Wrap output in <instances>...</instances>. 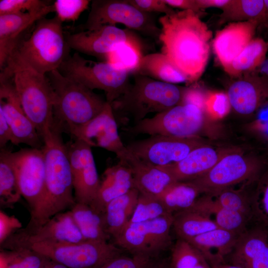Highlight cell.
<instances>
[{"label": "cell", "instance_id": "1", "mask_svg": "<svg viewBox=\"0 0 268 268\" xmlns=\"http://www.w3.org/2000/svg\"><path fill=\"white\" fill-rule=\"evenodd\" d=\"M159 22L161 53L186 77L188 83L196 81L208 61L211 31L192 10L164 15Z\"/></svg>", "mask_w": 268, "mask_h": 268}, {"label": "cell", "instance_id": "2", "mask_svg": "<svg viewBox=\"0 0 268 268\" xmlns=\"http://www.w3.org/2000/svg\"><path fill=\"white\" fill-rule=\"evenodd\" d=\"M63 132L53 124L42 135L45 165L44 192L25 227L36 228L56 214L71 208L76 201L72 178Z\"/></svg>", "mask_w": 268, "mask_h": 268}, {"label": "cell", "instance_id": "3", "mask_svg": "<svg viewBox=\"0 0 268 268\" xmlns=\"http://www.w3.org/2000/svg\"><path fill=\"white\" fill-rule=\"evenodd\" d=\"M35 23L30 36L19 41L7 61L19 62L46 75L58 69L70 55V49L62 22L56 16L43 17Z\"/></svg>", "mask_w": 268, "mask_h": 268}, {"label": "cell", "instance_id": "4", "mask_svg": "<svg viewBox=\"0 0 268 268\" xmlns=\"http://www.w3.org/2000/svg\"><path fill=\"white\" fill-rule=\"evenodd\" d=\"M54 94L53 123L68 134L99 114L107 101L83 85L58 70L46 74Z\"/></svg>", "mask_w": 268, "mask_h": 268}, {"label": "cell", "instance_id": "5", "mask_svg": "<svg viewBox=\"0 0 268 268\" xmlns=\"http://www.w3.org/2000/svg\"><path fill=\"white\" fill-rule=\"evenodd\" d=\"M0 71V81L12 79L23 110L42 137L53 123L54 94L47 76L12 60Z\"/></svg>", "mask_w": 268, "mask_h": 268}, {"label": "cell", "instance_id": "6", "mask_svg": "<svg viewBox=\"0 0 268 268\" xmlns=\"http://www.w3.org/2000/svg\"><path fill=\"white\" fill-rule=\"evenodd\" d=\"M186 88L134 74V83L111 105L114 114L130 117L135 124L149 113H160L181 104Z\"/></svg>", "mask_w": 268, "mask_h": 268}, {"label": "cell", "instance_id": "7", "mask_svg": "<svg viewBox=\"0 0 268 268\" xmlns=\"http://www.w3.org/2000/svg\"><path fill=\"white\" fill-rule=\"evenodd\" d=\"M205 108L192 104H181L156 114L128 127L125 130L132 135H164L179 137L215 135V120Z\"/></svg>", "mask_w": 268, "mask_h": 268}, {"label": "cell", "instance_id": "8", "mask_svg": "<svg viewBox=\"0 0 268 268\" xmlns=\"http://www.w3.org/2000/svg\"><path fill=\"white\" fill-rule=\"evenodd\" d=\"M265 162L262 157L234 148L225 155L208 172L189 181L201 194L214 196L240 183L258 181L263 173Z\"/></svg>", "mask_w": 268, "mask_h": 268}, {"label": "cell", "instance_id": "9", "mask_svg": "<svg viewBox=\"0 0 268 268\" xmlns=\"http://www.w3.org/2000/svg\"><path fill=\"white\" fill-rule=\"evenodd\" d=\"M65 76L93 90H103L110 104L118 99L129 85L130 74L107 62L87 60L75 52L69 55L58 69Z\"/></svg>", "mask_w": 268, "mask_h": 268}, {"label": "cell", "instance_id": "10", "mask_svg": "<svg viewBox=\"0 0 268 268\" xmlns=\"http://www.w3.org/2000/svg\"><path fill=\"white\" fill-rule=\"evenodd\" d=\"M173 215L140 222H130L115 238L114 244L132 255L157 258L172 246L170 229Z\"/></svg>", "mask_w": 268, "mask_h": 268}, {"label": "cell", "instance_id": "11", "mask_svg": "<svg viewBox=\"0 0 268 268\" xmlns=\"http://www.w3.org/2000/svg\"><path fill=\"white\" fill-rule=\"evenodd\" d=\"M30 248L68 268H95L122 254L121 249L108 241L86 240L78 243H35Z\"/></svg>", "mask_w": 268, "mask_h": 268}, {"label": "cell", "instance_id": "12", "mask_svg": "<svg viewBox=\"0 0 268 268\" xmlns=\"http://www.w3.org/2000/svg\"><path fill=\"white\" fill-rule=\"evenodd\" d=\"M91 3L90 10L82 30L122 24L130 30L158 38L160 28L150 13L141 11L128 0H94Z\"/></svg>", "mask_w": 268, "mask_h": 268}, {"label": "cell", "instance_id": "13", "mask_svg": "<svg viewBox=\"0 0 268 268\" xmlns=\"http://www.w3.org/2000/svg\"><path fill=\"white\" fill-rule=\"evenodd\" d=\"M86 240L69 210L56 214L36 228L18 230L0 245V249L13 250L35 243H78Z\"/></svg>", "mask_w": 268, "mask_h": 268}, {"label": "cell", "instance_id": "14", "mask_svg": "<svg viewBox=\"0 0 268 268\" xmlns=\"http://www.w3.org/2000/svg\"><path fill=\"white\" fill-rule=\"evenodd\" d=\"M207 143L200 137L153 135L131 142L126 147L140 159L156 166H165L181 161L192 150Z\"/></svg>", "mask_w": 268, "mask_h": 268}, {"label": "cell", "instance_id": "15", "mask_svg": "<svg viewBox=\"0 0 268 268\" xmlns=\"http://www.w3.org/2000/svg\"><path fill=\"white\" fill-rule=\"evenodd\" d=\"M22 197L26 201L30 213L42 199L45 189V165L42 149L22 148L8 151Z\"/></svg>", "mask_w": 268, "mask_h": 268}, {"label": "cell", "instance_id": "16", "mask_svg": "<svg viewBox=\"0 0 268 268\" xmlns=\"http://www.w3.org/2000/svg\"><path fill=\"white\" fill-rule=\"evenodd\" d=\"M66 146L75 201L90 204L96 197L100 184L91 147L73 137Z\"/></svg>", "mask_w": 268, "mask_h": 268}, {"label": "cell", "instance_id": "17", "mask_svg": "<svg viewBox=\"0 0 268 268\" xmlns=\"http://www.w3.org/2000/svg\"><path fill=\"white\" fill-rule=\"evenodd\" d=\"M91 147H100L115 153L120 159L128 149L119 135L118 123L112 105L106 103L102 111L86 123L68 133Z\"/></svg>", "mask_w": 268, "mask_h": 268}, {"label": "cell", "instance_id": "18", "mask_svg": "<svg viewBox=\"0 0 268 268\" xmlns=\"http://www.w3.org/2000/svg\"><path fill=\"white\" fill-rule=\"evenodd\" d=\"M137 37L130 29L105 25L97 28L66 34L70 49L77 53L106 60L108 54L119 44Z\"/></svg>", "mask_w": 268, "mask_h": 268}, {"label": "cell", "instance_id": "19", "mask_svg": "<svg viewBox=\"0 0 268 268\" xmlns=\"http://www.w3.org/2000/svg\"><path fill=\"white\" fill-rule=\"evenodd\" d=\"M0 110L11 128L14 145L42 149L43 139L23 110L12 79L0 81Z\"/></svg>", "mask_w": 268, "mask_h": 268}, {"label": "cell", "instance_id": "20", "mask_svg": "<svg viewBox=\"0 0 268 268\" xmlns=\"http://www.w3.org/2000/svg\"><path fill=\"white\" fill-rule=\"evenodd\" d=\"M226 94L230 109L249 118L268 105V80L256 74L247 75L231 83Z\"/></svg>", "mask_w": 268, "mask_h": 268}, {"label": "cell", "instance_id": "21", "mask_svg": "<svg viewBox=\"0 0 268 268\" xmlns=\"http://www.w3.org/2000/svg\"><path fill=\"white\" fill-rule=\"evenodd\" d=\"M258 26V23L253 21L233 22L216 32L213 48L226 72L232 62L254 38Z\"/></svg>", "mask_w": 268, "mask_h": 268}, {"label": "cell", "instance_id": "22", "mask_svg": "<svg viewBox=\"0 0 268 268\" xmlns=\"http://www.w3.org/2000/svg\"><path fill=\"white\" fill-rule=\"evenodd\" d=\"M234 148H219L208 143L192 150L181 161L162 167L177 182L195 180L208 172L225 155Z\"/></svg>", "mask_w": 268, "mask_h": 268}, {"label": "cell", "instance_id": "23", "mask_svg": "<svg viewBox=\"0 0 268 268\" xmlns=\"http://www.w3.org/2000/svg\"><path fill=\"white\" fill-rule=\"evenodd\" d=\"M227 258L241 268H268V232L262 227L248 229Z\"/></svg>", "mask_w": 268, "mask_h": 268}, {"label": "cell", "instance_id": "24", "mask_svg": "<svg viewBox=\"0 0 268 268\" xmlns=\"http://www.w3.org/2000/svg\"><path fill=\"white\" fill-rule=\"evenodd\" d=\"M119 160L125 162L130 168L134 188L140 194L158 197L177 182L167 170L140 159L128 149Z\"/></svg>", "mask_w": 268, "mask_h": 268}, {"label": "cell", "instance_id": "25", "mask_svg": "<svg viewBox=\"0 0 268 268\" xmlns=\"http://www.w3.org/2000/svg\"><path fill=\"white\" fill-rule=\"evenodd\" d=\"M134 188L132 171L123 161L107 168L103 175L98 192L90 204L93 208L105 213L108 203Z\"/></svg>", "mask_w": 268, "mask_h": 268}, {"label": "cell", "instance_id": "26", "mask_svg": "<svg viewBox=\"0 0 268 268\" xmlns=\"http://www.w3.org/2000/svg\"><path fill=\"white\" fill-rule=\"evenodd\" d=\"M49 11L39 13L19 12L0 15V69L5 66L9 57L22 39V34Z\"/></svg>", "mask_w": 268, "mask_h": 268}, {"label": "cell", "instance_id": "27", "mask_svg": "<svg viewBox=\"0 0 268 268\" xmlns=\"http://www.w3.org/2000/svg\"><path fill=\"white\" fill-rule=\"evenodd\" d=\"M239 236L217 228L186 241L198 250L211 266L225 263Z\"/></svg>", "mask_w": 268, "mask_h": 268}, {"label": "cell", "instance_id": "28", "mask_svg": "<svg viewBox=\"0 0 268 268\" xmlns=\"http://www.w3.org/2000/svg\"><path fill=\"white\" fill-rule=\"evenodd\" d=\"M191 208L211 216L214 215V220L218 228L238 236L248 229L251 220L243 213L219 205L212 196L206 194L198 198Z\"/></svg>", "mask_w": 268, "mask_h": 268}, {"label": "cell", "instance_id": "29", "mask_svg": "<svg viewBox=\"0 0 268 268\" xmlns=\"http://www.w3.org/2000/svg\"><path fill=\"white\" fill-rule=\"evenodd\" d=\"M139 195V191L133 188L123 195L112 200L107 205L105 217L107 230L111 238H115L129 224Z\"/></svg>", "mask_w": 268, "mask_h": 268}, {"label": "cell", "instance_id": "30", "mask_svg": "<svg viewBox=\"0 0 268 268\" xmlns=\"http://www.w3.org/2000/svg\"><path fill=\"white\" fill-rule=\"evenodd\" d=\"M80 232L86 240L108 241L105 213L99 212L90 204L75 202L70 209Z\"/></svg>", "mask_w": 268, "mask_h": 268}, {"label": "cell", "instance_id": "31", "mask_svg": "<svg viewBox=\"0 0 268 268\" xmlns=\"http://www.w3.org/2000/svg\"><path fill=\"white\" fill-rule=\"evenodd\" d=\"M135 74L172 84L188 83L186 77L162 53L144 55Z\"/></svg>", "mask_w": 268, "mask_h": 268}, {"label": "cell", "instance_id": "32", "mask_svg": "<svg viewBox=\"0 0 268 268\" xmlns=\"http://www.w3.org/2000/svg\"><path fill=\"white\" fill-rule=\"evenodd\" d=\"M173 218L177 236L185 241L218 228L211 216L190 208L175 213Z\"/></svg>", "mask_w": 268, "mask_h": 268}, {"label": "cell", "instance_id": "33", "mask_svg": "<svg viewBox=\"0 0 268 268\" xmlns=\"http://www.w3.org/2000/svg\"><path fill=\"white\" fill-rule=\"evenodd\" d=\"M200 194L198 188L190 182H176L157 197L167 211L173 215L190 208Z\"/></svg>", "mask_w": 268, "mask_h": 268}, {"label": "cell", "instance_id": "34", "mask_svg": "<svg viewBox=\"0 0 268 268\" xmlns=\"http://www.w3.org/2000/svg\"><path fill=\"white\" fill-rule=\"evenodd\" d=\"M222 10L219 16L220 24L253 21L257 22L259 26L264 17V1L231 0Z\"/></svg>", "mask_w": 268, "mask_h": 268}, {"label": "cell", "instance_id": "35", "mask_svg": "<svg viewBox=\"0 0 268 268\" xmlns=\"http://www.w3.org/2000/svg\"><path fill=\"white\" fill-rule=\"evenodd\" d=\"M144 55L137 37L118 45L107 56L106 62L130 74L136 73Z\"/></svg>", "mask_w": 268, "mask_h": 268}, {"label": "cell", "instance_id": "36", "mask_svg": "<svg viewBox=\"0 0 268 268\" xmlns=\"http://www.w3.org/2000/svg\"><path fill=\"white\" fill-rule=\"evenodd\" d=\"M268 43L260 37L254 38L232 62L227 73L238 76L258 69L266 59Z\"/></svg>", "mask_w": 268, "mask_h": 268}, {"label": "cell", "instance_id": "37", "mask_svg": "<svg viewBox=\"0 0 268 268\" xmlns=\"http://www.w3.org/2000/svg\"><path fill=\"white\" fill-rule=\"evenodd\" d=\"M8 151L4 148L0 153V204L4 208L11 207L22 197Z\"/></svg>", "mask_w": 268, "mask_h": 268}, {"label": "cell", "instance_id": "38", "mask_svg": "<svg viewBox=\"0 0 268 268\" xmlns=\"http://www.w3.org/2000/svg\"><path fill=\"white\" fill-rule=\"evenodd\" d=\"M48 259L30 248L0 249V268H42Z\"/></svg>", "mask_w": 268, "mask_h": 268}, {"label": "cell", "instance_id": "39", "mask_svg": "<svg viewBox=\"0 0 268 268\" xmlns=\"http://www.w3.org/2000/svg\"><path fill=\"white\" fill-rule=\"evenodd\" d=\"M171 250V268H211L202 254L185 240L178 239Z\"/></svg>", "mask_w": 268, "mask_h": 268}, {"label": "cell", "instance_id": "40", "mask_svg": "<svg viewBox=\"0 0 268 268\" xmlns=\"http://www.w3.org/2000/svg\"><path fill=\"white\" fill-rule=\"evenodd\" d=\"M253 194H250L244 187L230 188L212 197L219 205L243 213L251 219L255 217Z\"/></svg>", "mask_w": 268, "mask_h": 268}, {"label": "cell", "instance_id": "41", "mask_svg": "<svg viewBox=\"0 0 268 268\" xmlns=\"http://www.w3.org/2000/svg\"><path fill=\"white\" fill-rule=\"evenodd\" d=\"M169 213L157 197L139 193L137 203L130 222L153 220Z\"/></svg>", "mask_w": 268, "mask_h": 268}, {"label": "cell", "instance_id": "42", "mask_svg": "<svg viewBox=\"0 0 268 268\" xmlns=\"http://www.w3.org/2000/svg\"><path fill=\"white\" fill-rule=\"evenodd\" d=\"M54 12L53 4L43 0H0V15L19 12Z\"/></svg>", "mask_w": 268, "mask_h": 268}, {"label": "cell", "instance_id": "43", "mask_svg": "<svg viewBox=\"0 0 268 268\" xmlns=\"http://www.w3.org/2000/svg\"><path fill=\"white\" fill-rule=\"evenodd\" d=\"M88 0H56L53 3L56 16L63 22L74 21L89 6Z\"/></svg>", "mask_w": 268, "mask_h": 268}, {"label": "cell", "instance_id": "44", "mask_svg": "<svg viewBox=\"0 0 268 268\" xmlns=\"http://www.w3.org/2000/svg\"><path fill=\"white\" fill-rule=\"evenodd\" d=\"M255 217L268 226V170L258 181L253 194Z\"/></svg>", "mask_w": 268, "mask_h": 268}, {"label": "cell", "instance_id": "45", "mask_svg": "<svg viewBox=\"0 0 268 268\" xmlns=\"http://www.w3.org/2000/svg\"><path fill=\"white\" fill-rule=\"evenodd\" d=\"M118 255L95 268H150L157 258L142 255Z\"/></svg>", "mask_w": 268, "mask_h": 268}, {"label": "cell", "instance_id": "46", "mask_svg": "<svg viewBox=\"0 0 268 268\" xmlns=\"http://www.w3.org/2000/svg\"><path fill=\"white\" fill-rule=\"evenodd\" d=\"M128 2L140 10L149 13L150 12H160L165 15L175 12L164 0H128Z\"/></svg>", "mask_w": 268, "mask_h": 268}, {"label": "cell", "instance_id": "47", "mask_svg": "<svg viewBox=\"0 0 268 268\" xmlns=\"http://www.w3.org/2000/svg\"><path fill=\"white\" fill-rule=\"evenodd\" d=\"M22 228V224L14 215L0 211V245L13 233Z\"/></svg>", "mask_w": 268, "mask_h": 268}, {"label": "cell", "instance_id": "48", "mask_svg": "<svg viewBox=\"0 0 268 268\" xmlns=\"http://www.w3.org/2000/svg\"><path fill=\"white\" fill-rule=\"evenodd\" d=\"M14 143V137L11 128L3 112L0 110V148H5L7 142Z\"/></svg>", "mask_w": 268, "mask_h": 268}, {"label": "cell", "instance_id": "49", "mask_svg": "<svg viewBox=\"0 0 268 268\" xmlns=\"http://www.w3.org/2000/svg\"><path fill=\"white\" fill-rule=\"evenodd\" d=\"M164 1L171 7L178 8L183 10H192L198 14L201 10L196 0H164Z\"/></svg>", "mask_w": 268, "mask_h": 268}, {"label": "cell", "instance_id": "50", "mask_svg": "<svg viewBox=\"0 0 268 268\" xmlns=\"http://www.w3.org/2000/svg\"><path fill=\"white\" fill-rule=\"evenodd\" d=\"M231 0H196L199 8L201 10L209 7L223 9L227 6Z\"/></svg>", "mask_w": 268, "mask_h": 268}, {"label": "cell", "instance_id": "51", "mask_svg": "<svg viewBox=\"0 0 268 268\" xmlns=\"http://www.w3.org/2000/svg\"><path fill=\"white\" fill-rule=\"evenodd\" d=\"M264 1L265 4L264 17L262 23L258 27L263 26L268 29V0H264Z\"/></svg>", "mask_w": 268, "mask_h": 268}, {"label": "cell", "instance_id": "52", "mask_svg": "<svg viewBox=\"0 0 268 268\" xmlns=\"http://www.w3.org/2000/svg\"><path fill=\"white\" fill-rule=\"evenodd\" d=\"M42 268H68L65 266L55 261L48 259Z\"/></svg>", "mask_w": 268, "mask_h": 268}, {"label": "cell", "instance_id": "53", "mask_svg": "<svg viewBox=\"0 0 268 268\" xmlns=\"http://www.w3.org/2000/svg\"><path fill=\"white\" fill-rule=\"evenodd\" d=\"M150 268H171L170 262L157 260Z\"/></svg>", "mask_w": 268, "mask_h": 268}, {"label": "cell", "instance_id": "54", "mask_svg": "<svg viewBox=\"0 0 268 268\" xmlns=\"http://www.w3.org/2000/svg\"><path fill=\"white\" fill-rule=\"evenodd\" d=\"M258 69L262 74L268 77V59H266Z\"/></svg>", "mask_w": 268, "mask_h": 268}, {"label": "cell", "instance_id": "55", "mask_svg": "<svg viewBox=\"0 0 268 268\" xmlns=\"http://www.w3.org/2000/svg\"><path fill=\"white\" fill-rule=\"evenodd\" d=\"M211 268H241L239 267L225 263L218 264L211 266Z\"/></svg>", "mask_w": 268, "mask_h": 268}, {"label": "cell", "instance_id": "56", "mask_svg": "<svg viewBox=\"0 0 268 268\" xmlns=\"http://www.w3.org/2000/svg\"></svg>", "mask_w": 268, "mask_h": 268}]
</instances>
